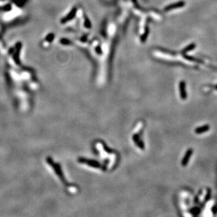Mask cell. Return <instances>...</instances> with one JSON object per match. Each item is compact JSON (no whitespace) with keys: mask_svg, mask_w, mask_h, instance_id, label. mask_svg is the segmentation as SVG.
I'll list each match as a JSON object with an SVG mask.
<instances>
[{"mask_svg":"<svg viewBox=\"0 0 217 217\" xmlns=\"http://www.w3.org/2000/svg\"><path fill=\"white\" fill-rule=\"evenodd\" d=\"M47 162L50 165L53 166V168H54L55 172H56V173L57 174L58 176L60 177V179L62 180V181L63 182L65 181V179H64V177L63 175V174H62V169H61L60 166L59 165L58 163H54L53 162V160H52L51 157H47Z\"/></svg>","mask_w":217,"mask_h":217,"instance_id":"6da1fadb","label":"cell"},{"mask_svg":"<svg viewBox=\"0 0 217 217\" xmlns=\"http://www.w3.org/2000/svg\"><path fill=\"white\" fill-rule=\"evenodd\" d=\"M22 48V44L21 42H17L15 45V51L13 55V59H14L15 63L17 65H20L21 62L19 59V56H20V52Z\"/></svg>","mask_w":217,"mask_h":217,"instance_id":"7a4b0ae2","label":"cell"},{"mask_svg":"<svg viewBox=\"0 0 217 217\" xmlns=\"http://www.w3.org/2000/svg\"><path fill=\"white\" fill-rule=\"evenodd\" d=\"M79 162L80 163H87V165H88L90 166H92V167H94V168L101 167L100 163L98 161H96V160H88V159H86L80 157V158L79 159Z\"/></svg>","mask_w":217,"mask_h":217,"instance_id":"3957f363","label":"cell"},{"mask_svg":"<svg viewBox=\"0 0 217 217\" xmlns=\"http://www.w3.org/2000/svg\"><path fill=\"white\" fill-rule=\"evenodd\" d=\"M185 5V3L184 1H179V2L173 3V4H170V5L166 6L164 10L165 12H168L175 9L181 8V7H184Z\"/></svg>","mask_w":217,"mask_h":217,"instance_id":"277c9868","label":"cell"},{"mask_svg":"<svg viewBox=\"0 0 217 217\" xmlns=\"http://www.w3.org/2000/svg\"><path fill=\"white\" fill-rule=\"evenodd\" d=\"M192 153H193V150L192 149H189L186 151V153L185 154L182 160V165L183 166H186L187 165L189 161V159H190L191 157Z\"/></svg>","mask_w":217,"mask_h":217,"instance_id":"5b68a950","label":"cell"},{"mask_svg":"<svg viewBox=\"0 0 217 217\" xmlns=\"http://www.w3.org/2000/svg\"><path fill=\"white\" fill-rule=\"evenodd\" d=\"M179 89L180 97L182 100H186L187 98V94L186 91V83L185 81H181L179 83Z\"/></svg>","mask_w":217,"mask_h":217,"instance_id":"8992f818","label":"cell"},{"mask_svg":"<svg viewBox=\"0 0 217 217\" xmlns=\"http://www.w3.org/2000/svg\"><path fill=\"white\" fill-rule=\"evenodd\" d=\"M183 57L184 59H186V60L190 61V62H196L197 63H200V64H203L204 63V62L202 60H201V59H198V58L193 57V56H188V55L186 54H182Z\"/></svg>","mask_w":217,"mask_h":217,"instance_id":"52a82bcc","label":"cell"},{"mask_svg":"<svg viewBox=\"0 0 217 217\" xmlns=\"http://www.w3.org/2000/svg\"><path fill=\"white\" fill-rule=\"evenodd\" d=\"M209 129H210V126L209 125H204L203 126L196 128L195 129V133L196 134L203 133H205L206 131H209Z\"/></svg>","mask_w":217,"mask_h":217,"instance_id":"ba28073f","label":"cell"},{"mask_svg":"<svg viewBox=\"0 0 217 217\" xmlns=\"http://www.w3.org/2000/svg\"><path fill=\"white\" fill-rule=\"evenodd\" d=\"M195 47H196V45H195V44H194V43L191 44L190 45H188L187 47H186L185 48L183 49V50L181 52V54H186V53H187L188 52L191 51H192V50H194V49L195 48Z\"/></svg>","mask_w":217,"mask_h":217,"instance_id":"9c48e42d","label":"cell"},{"mask_svg":"<svg viewBox=\"0 0 217 217\" xmlns=\"http://www.w3.org/2000/svg\"><path fill=\"white\" fill-rule=\"evenodd\" d=\"M200 212H201V209L199 207H195L194 208H192L191 210H190V212L192 213V215H194V216H197V215H199Z\"/></svg>","mask_w":217,"mask_h":217,"instance_id":"30bf717a","label":"cell"},{"mask_svg":"<svg viewBox=\"0 0 217 217\" xmlns=\"http://www.w3.org/2000/svg\"><path fill=\"white\" fill-rule=\"evenodd\" d=\"M210 196H211V191H210V189H208L207 190V194H206L205 198H204V201H209L210 198Z\"/></svg>","mask_w":217,"mask_h":217,"instance_id":"8fae6325","label":"cell"},{"mask_svg":"<svg viewBox=\"0 0 217 217\" xmlns=\"http://www.w3.org/2000/svg\"><path fill=\"white\" fill-rule=\"evenodd\" d=\"M54 34H53V33H51V34L47 35V37L45 38V40L47 41V42H51V41H53V39H54Z\"/></svg>","mask_w":217,"mask_h":217,"instance_id":"7c38bea8","label":"cell"},{"mask_svg":"<svg viewBox=\"0 0 217 217\" xmlns=\"http://www.w3.org/2000/svg\"><path fill=\"white\" fill-rule=\"evenodd\" d=\"M140 138H139V136L138 134H134L133 136V140L134 142L135 143H137V142H139V140Z\"/></svg>","mask_w":217,"mask_h":217,"instance_id":"4fadbf2b","label":"cell"},{"mask_svg":"<svg viewBox=\"0 0 217 217\" xmlns=\"http://www.w3.org/2000/svg\"><path fill=\"white\" fill-rule=\"evenodd\" d=\"M103 148L104 149V150L106 151L107 153H113V151L111 149H109V148L107 146H106V145L103 144Z\"/></svg>","mask_w":217,"mask_h":217,"instance_id":"5bb4252c","label":"cell"},{"mask_svg":"<svg viewBox=\"0 0 217 217\" xmlns=\"http://www.w3.org/2000/svg\"><path fill=\"white\" fill-rule=\"evenodd\" d=\"M136 145L139 147L141 149H142V150L144 149V144H143V142L142 141V140H140V139H139V142H137Z\"/></svg>","mask_w":217,"mask_h":217,"instance_id":"9a60e30c","label":"cell"},{"mask_svg":"<svg viewBox=\"0 0 217 217\" xmlns=\"http://www.w3.org/2000/svg\"><path fill=\"white\" fill-rule=\"evenodd\" d=\"M212 213L214 215H216L217 213V206H214L212 209Z\"/></svg>","mask_w":217,"mask_h":217,"instance_id":"2e32d148","label":"cell"},{"mask_svg":"<svg viewBox=\"0 0 217 217\" xmlns=\"http://www.w3.org/2000/svg\"><path fill=\"white\" fill-rule=\"evenodd\" d=\"M10 9H11V6H10V4H7V5L5 7H4V10H7V11L10 10Z\"/></svg>","mask_w":217,"mask_h":217,"instance_id":"e0dca14e","label":"cell"},{"mask_svg":"<svg viewBox=\"0 0 217 217\" xmlns=\"http://www.w3.org/2000/svg\"><path fill=\"white\" fill-rule=\"evenodd\" d=\"M211 68H212L213 69H215L217 71V67H215V66H211Z\"/></svg>","mask_w":217,"mask_h":217,"instance_id":"ac0fdd59","label":"cell"},{"mask_svg":"<svg viewBox=\"0 0 217 217\" xmlns=\"http://www.w3.org/2000/svg\"><path fill=\"white\" fill-rule=\"evenodd\" d=\"M215 89H216L217 90V85H216V86H215Z\"/></svg>","mask_w":217,"mask_h":217,"instance_id":"d6986e66","label":"cell"}]
</instances>
